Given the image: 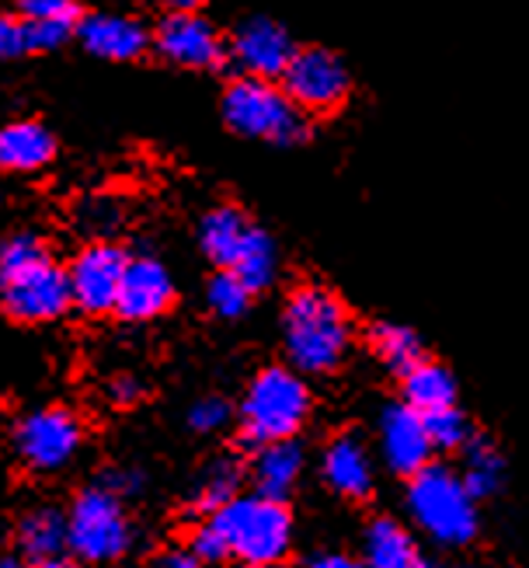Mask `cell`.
<instances>
[{
  "mask_svg": "<svg viewBox=\"0 0 529 568\" xmlns=\"http://www.w3.org/2000/svg\"><path fill=\"white\" fill-rule=\"evenodd\" d=\"M231 273L251 290L258 293L265 286H272L275 273H279V252H275V241L262 231V227H251L241 252L231 265Z\"/></svg>",
  "mask_w": 529,
  "mask_h": 568,
  "instance_id": "cell-23",
  "label": "cell"
},
{
  "mask_svg": "<svg viewBox=\"0 0 529 568\" xmlns=\"http://www.w3.org/2000/svg\"><path fill=\"white\" fill-rule=\"evenodd\" d=\"M125 262L130 258H125V252L112 241H91L88 248H81L67 268L70 307H78L88 317L112 314Z\"/></svg>",
  "mask_w": 529,
  "mask_h": 568,
  "instance_id": "cell-10",
  "label": "cell"
},
{
  "mask_svg": "<svg viewBox=\"0 0 529 568\" xmlns=\"http://www.w3.org/2000/svg\"><path fill=\"white\" fill-rule=\"evenodd\" d=\"M400 387H405V405L415 408L418 415L457 405V377L433 359H418L415 366H408Z\"/></svg>",
  "mask_w": 529,
  "mask_h": 568,
  "instance_id": "cell-21",
  "label": "cell"
},
{
  "mask_svg": "<svg viewBox=\"0 0 529 568\" xmlns=\"http://www.w3.org/2000/svg\"><path fill=\"white\" fill-rule=\"evenodd\" d=\"M150 45L157 49L161 60L185 70H213L226 60L220 32L199 11H171L167 18H161L154 36H150Z\"/></svg>",
  "mask_w": 529,
  "mask_h": 568,
  "instance_id": "cell-11",
  "label": "cell"
},
{
  "mask_svg": "<svg viewBox=\"0 0 529 568\" xmlns=\"http://www.w3.org/2000/svg\"><path fill=\"white\" fill-rule=\"evenodd\" d=\"M251 227L255 224H251L237 206L223 203L203 216V224H199V244H203L210 262H216L220 268H231Z\"/></svg>",
  "mask_w": 529,
  "mask_h": 568,
  "instance_id": "cell-20",
  "label": "cell"
},
{
  "mask_svg": "<svg viewBox=\"0 0 529 568\" xmlns=\"http://www.w3.org/2000/svg\"><path fill=\"white\" fill-rule=\"evenodd\" d=\"M73 32L91 57L112 63H133L150 49V32L136 18L125 14H88L73 24Z\"/></svg>",
  "mask_w": 529,
  "mask_h": 568,
  "instance_id": "cell-16",
  "label": "cell"
},
{
  "mask_svg": "<svg viewBox=\"0 0 529 568\" xmlns=\"http://www.w3.org/2000/svg\"><path fill=\"white\" fill-rule=\"evenodd\" d=\"M464 488L470 491L474 499H488L495 496V491L501 488V478H506V460H501V454L491 447L488 439L481 436H470V443L464 447Z\"/></svg>",
  "mask_w": 529,
  "mask_h": 568,
  "instance_id": "cell-24",
  "label": "cell"
},
{
  "mask_svg": "<svg viewBox=\"0 0 529 568\" xmlns=\"http://www.w3.org/2000/svg\"><path fill=\"white\" fill-rule=\"evenodd\" d=\"M321 475L324 485L335 491V496L348 499V503H363L373 496L376 485V467L369 457V447L352 433L335 436L321 454Z\"/></svg>",
  "mask_w": 529,
  "mask_h": 568,
  "instance_id": "cell-15",
  "label": "cell"
},
{
  "mask_svg": "<svg viewBox=\"0 0 529 568\" xmlns=\"http://www.w3.org/2000/svg\"><path fill=\"white\" fill-rule=\"evenodd\" d=\"M167 4L174 11H199V4H203V0H167Z\"/></svg>",
  "mask_w": 529,
  "mask_h": 568,
  "instance_id": "cell-38",
  "label": "cell"
},
{
  "mask_svg": "<svg viewBox=\"0 0 529 568\" xmlns=\"http://www.w3.org/2000/svg\"><path fill=\"white\" fill-rule=\"evenodd\" d=\"M210 520L226 540L231 558L244 568H272L293 551L296 524L286 503L265 496H234L226 506L210 513Z\"/></svg>",
  "mask_w": 529,
  "mask_h": 568,
  "instance_id": "cell-4",
  "label": "cell"
},
{
  "mask_svg": "<svg viewBox=\"0 0 529 568\" xmlns=\"http://www.w3.org/2000/svg\"><path fill=\"white\" fill-rule=\"evenodd\" d=\"M150 568H203V565H199L189 551H167V555H161Z\"/></svg>",
  "mask_w": 529,
  "mask_h": 568,
  "instance_id": "cell-35",
  "label": "cell"
},
{
  "mask_svg": "<svg viewBox=\"0 0 529 568\" xmlns=\"http://www.w3.org/2000/svg\"><path fill=\"white\" fill-rule=\"evenodd\" d=\"M283 345L296 374H332L352 349V317L342 296L321 283H304L289 293L283 311Z\"/></svg>",
  "mask_w": 529,
  "mask_h": 568,
  "instance_id": "cell-1",
  "label": "cell"
},
{
  "mask_svg": "<svg viewBox=\"0 0 529 568\" xmlns=\"http://www.w3.org/2000/svg\"><path fill=\"white\" fill-rule=\"evenodd\" d=\"M244 485V471L241 464L231 460V457H220L210 464V471L203 475V481H199V491H195V509L199 513H216L220 506H226L234 496H241Z\"/></svg>",
  "mask_w": 529,
  "mask_h": 568,
  "instance_id": "cell-26",
  "label": "cell"
},
{
  "mask_svg": "<svg viewBox=\"0 0 529 568\" xmlns=\"http://www.w3.org/2000/svg\"><path fill=\"white\" fill-rule=\"evenodd\" d=\"M231 60L241 70V78H258V81H275L283 78L286 63L293 60L296 45L293 36L272 18H251L244 21L234 42H231Z\"/></svg>",
  "mask_w": 529,
  "mask_h": 568,
  "instance_id": "cell-12",
  "label": "cell"
},
{
  "mask_svg": "<svg viewBox=\"0 0 529 568\" xmlns=\"http://www.w3.org/2000/svg\"><path fill=\"white\" fill-rule=\"evenodd\" d=\"M311 387L304 374L293 366H265L258 377L247 384L237 418H241V439L247 447H262L275 439H293L311 418Z\"/></svg>",
  "mask_w": 529,
  "mask_h": 568,
  "instance_id": "cell-5",
  "label": "cell"
},
{
  "mask_svg": "<svg viewBox=\"0 0 529 568\" xmlns=\"http://www.w3.org/2000/svg\"><path fill=\"white\" fill-rule=\"evenodd\" d=\"M376 443H380V457L387 471L411 478L425 464H433V443L425 433V418L408 405H387L376 423Z\"/></svg>",
  "mask_w": 529,
  "mask_h": 568,
  "instance_id": "cell-13",
  "label": "cell"
},
{
  "mask_svg": "<svg viewBox=\"0 0 529 568\" xmlns=\"http://www.w3.org/2000/svg\"><path fill=\"white\" fill-rule=\"evenodd\" d=\"M18 18L78 24L81 21V0H18Z\"/></svg>",
  "mask_w": 529,
  "mask_h": 568,
  "instance_id": "cell-29",
  "label": "cell"
},
{
  "mask_svg": "<svg viewBox=\"0 0 529 568\" xmlns=\"http://www.w3.org/2000/svg\"><path fill=\"white\" fill-rule=\"evenodd\" d=\"M29 53V36H24V21L14 14H0V60H18Z\"/></svg>",
  "mask_w": 529,
  "mask_h": 568,
  "instance_id": "cell-33",
  "label": "cell"
},
{
  "mask_svg": "<svg viewBox=\"0 0 529 568\" xmlns=\"http://www.w3.org/2000/svg\"><path fill=\"white\" fill-rule=\"evenodd\" d=\"M0 568H29V565H24V558H18V555H0Z\"/></svg>",
  "mask_w": 529,
  "mask_h": 568,
  "instance_id": "cell-39",
  "label": "cell"
},
{
  "mask_svg": "<svg viewBox=\"0 0 529 568\" xmlns=\"http://www.w3.org/2000/svg\"><path fill=\"white\" fill-rule=\"evenodd\" d=\"M363 568H433L421 545L394 516H376L363 534Z\"/></svg>",
  "mask_w": 529,
  "mask_h": 568,
  "instance_id": "cell-17",
  "label": "cell"
},
{
  "mask_svg": "<svg viewBox=\"0 0 529 568\" xmlns=\"http://www.w3.org/2000/svg\"><path fill=\"white\" fill-rule=\"evenodd\" d=\"M299 475H304V450H299L296 439H275V443L255 447V457H251V485H255V496L286 503Z\"/></svg>",
  "mask_w": 529,
  "mask_h": 568,
  "instance_id": "cell-18",
  "label": "cell"
},
{
  "mask_svg": "<svg viewBox=\"0 0 529 568\" xmlns=\"http://www.w3.org/2000/svg\"><path fill=\"white\" fill-rule=\"evenodd\" d=\"M231 415H234L231 402H226V398H216V394H210V398H203V402H195V405H192V412H189V426H192L195 433H216V429H223L226 423H231Z\"/></svg>",
  "mask_w": 529,
  "mask_h": 568,
  "instance_id": "cell-31",
  "label": "cell"
},
{
  "mask_svg": "<svg viewBox=\"0 0 529 568\" xmlns=\"http://www.w3.org/2000/svg\"><path fill=\"white\" fill-rule=\"evenodd\" d=\"M279 81L299 112H335L352 91V78L342 57L321 45L296 49Z\"/></svg>",
  "mask_w": 529,
  "mask_h": 568,
  "instance_id": "cell-9",
  "label": "cell"
},
{
  "mask_svg": "<svg viewBox=\"0 0 529 568\" xmlns=\"http://www.w3.org/2000/svg\"><path fill=\"white\" fill-rule=\"evenodd\" d=\"M84 447V423L63 405H45L21 415L11 429V450L32 475H60Z\"/></svg>",
  "mask_w": 529,
  "mask_h": 568,
  "instance_id": "cell-8",
  "label": "cell"
},
{
  "mask_svg": "<svg viewBox=\"0 0 529 568\" xmlns=\"http://www.w3.org/2000/svg\"><path fill=\"white\" fill-rule=\"evenodd\" d=\"M251 293L231 268H220V273L210 280V286H206V304H210V311L216 314V317H223V321H234V317H241V314H247V307H251Z\"/></svg>",
  "mask_w": 529,
  "mask_h": 568,
  "instance_id": "cell-28",
  "label": "cell"
},
{
  "mask_svg": "<svg viewBox=\"0 0 529 568\" xmlns=\"http://www.w3.org/2000/svg\"><path fill=\"white\" fill-rule=\"evenodd\" d=\"M369 349L384 366L405 374L408 366H415L421 356V338L408 325H394V321H376L369 328Z\"/></svg>",
  "mask_w": 529,
  "mask_h": 568,
  "instance_id": "cell-25",
  "label": "cell"
},
{
  "mask_svg": "<svg viewBox=\"0 0 529 568\" xmlns=\"http://www.w3.org/2000/svg\"><path fill=\"white\" fill-rule=\"evenodd\" d=\"M67 548L88 565L119 561L133 548V524L122 496L109 485H91L67 509Z\"/></svg>",
  "mask_w": 529,
  "mask_h": 568,
  "instance_id": "cell-6",
  "label": "cell"
},
{
  "mask_svg": "<svg viewBox=\"0 0 529 568\" xmlns=\"http://www.w3.org/2000/svg\"><path fill=\"white\" fill-rule=\"evenodd\" d=\"M109 398L119 405V408H130V405H136L140 398H143V384L133 377V374H119V377H112L109 381Z\"/></svg>",
  "mask_w": 529,
  "mask_h": 568,
  "instance_id": "cell-34",
  "label": "cell"
},
{
  "mask_svg": "<svg viewBox=\"0 0 529 568\" xmlns=\"http://www.w3.org/2000/svg\"><path fill=\"white\" fill-rule=\"evenodd\" d=\"M223 119L241 136L299 143L307 140V122L275 81L237 78L223 91Z\"/></svg>",
  "mask_w": 529,
  "mask_h": 568,
  "instance_id": "cell-7",
  "label": "cell"
},
{
  "mask_svg": "<svg viewBox=\"0 0 529 568\" xmlns=\"http://www.w3.org/2000/svg\"><path fill=\"white\" fill-rule=\"evenodd\" d=\"M425 418V433H428V443H433V450H442V454H457L464 450L474 429L467 423V415L457 408V405H449V408H439V412H428L421 415Z\"/></svg>",
  "mask_w": 529,
  "mask_h": 568,
  "instance_id": "cell-27",
  "label": "cell"
},
{
  "mask_svg": "<svg viewBox=\"0 0 529 568\" xmlns=\"http://www.w3.org/2000/svg\"><path fill=\"white\" fill-rule=\"evenodd\" d=\"M304 568H363V565L356 558H348V555H317Z\"/></svg>",
  "mask_w": 529,
  "mask_h": 568,
  "instance_id": "cell-36",
  "label": "cell"
},
{
  "mask_svg": "<svg viewBox=\"0 0 529 568\" xmlns=\"http://www.w3.org/2000/svg\"><path fill=\"white\" fill-rule=\"evenodd\" d=\"M405 506L415 527L439 548H467L481 530L477 499L464 488L460 475L442 464H425L408 478Z\"/></svg>",
  "mask_w": 529,
  "mask_h": 568,
  "instance_id": "cell-3",
  "label": "cell"
},
{
  "mask_svg": "<svg viewBox=\"0 0 529 568\" xmlns=\"http://www.w3.org/2000/svg\"><path fill=\"white\" fill-rule=\"evenodd\" d=\"M0 307L21 325H49L70 311L67 268L39 234H14L0 244Z\"/></svg>",
  "mask_w": 529,
  "mask_h": 568,
  "instance_id": "cell-2",
  "label": "cell"
},
{
  "mask_svg": "<svg viewBox=\"0 0 529 568\" xmlns=\"http://www.w3.org/2000/svg\"><path fill=\"white\" fill-rule=\"evenodd\" d=\"M78 216L84 220V227L94 231V234H109L119 227V210H115V200H109V195H94V200H88Z\"/></svg>",
  "mask_w": 529,
  "mask_h": 568,
  "instance_id": "cell-32",
  "label": "cell"
},
{
  "mask_svg": "<svg viewBox=\"0 0 529 568\" xmlns=\"http://www.w3.org/2000/svg\"><path fill=\"white\" fill-rule=\"evenodd\" d=\"M32 568H81L78 561H67L63 555H57V558H42V561H35Z\"/></svg>",
  "mask_w": 529,
  "mask_h": 568,
  "instance_id": "cell-37",
  "label": "cell"
},
{
  "mask_svg": "<svg viewBox=\"0 0 529 568\" xmlns=\"http://www.w3.org/2000/svg\"><path fill=\"white\" fill-rule=\"evenodd\" d=\"M18 548L24 558H57L67 548V513L57 506H35L18 520Z\"/></svg>",
  "mask_w": 529,
  "mask_h": 568,
  "instance_id": "cell-22",
  "label": "cell"
},
{
  "mask_svg": "<svg viewBox=\"0 0 529 568\" xmlns=\"http://www.w3.org/2000/svg\"><path fill=\"white\" fill-rule=\"evenodd\" d=\"M171 304H174V280L164 268V262L150 255L125 262L112 314H119L122 321H133V325H143V321L167 314Z\"/></svg>",
  "mask_w": 529,
  "mask_h": 568,
  "instance_id": "cell-14",
  "label": "cell"
},
{
  "mask_svg": "<svg viewBox=\"0 0 529 568\" xmlns=\"http://www.w3.org/2000/svg\"><path fill=\"white\" fill-rule=\"evenodd\" d=\"M57 158V140L42 122L18 119L0 126V171L11 175H32Z\"/></svg>",
  "mask_w": 529,
  "mask_h": 568,
  "instance_id": "cell-19",
  "label": "cell"
},
{
  "mask_svg": "<svg viewBox=\"0 0 529 568\" xmlns=\"http://www.w3.org/2000/svg\"><path fill=\"white\" fill-rule=\"evenodd\" d=\"M185 551H189L199 565H220L223 558H231V551H226V540H223V534L216 530L213 520H203V524H195V527H192Z\"/></svg>",
  "mask_w": 529,
  "mask_h": 568,
  "instance_id": "cell-30",
  "label": "cell"
}]
</instances>
